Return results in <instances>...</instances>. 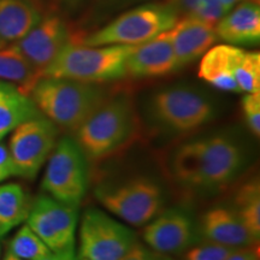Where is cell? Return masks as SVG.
I'll list each match as a JSON object with an SVG mask.
<instances>
[{"instance_id":"1","label":"cell","mask_w":260,"mask_h":260,"mask_svg":"<svg viewBox=\"0 0 260 260\" xmlns=\"http://www.w3.org/2000/svg\"><path fill=\"white\" fill-rule=\"evenodd\" d=\"M245 164V153L226 135L186 142L171 158V171L177 182L197 189H218L230 183Z\"/></svg>"},{"instance_id":"2","label":"cell","mask_w":260,"mask_h":260,"mask_svg":"<svg viewBox=\"0 0 260 260\" xmlns=\"http://www.w3.org/2000/svg\"><path fill=\"white\" fill-rule=\"evenodd\" d=\"M138 128L134 100L129 93L107 95L76 130L84 154L102 159L130 142Z\"/></svg>"},{"instance_id":"3","label":"cell","mask_w":260,"mask_h":260,"mask_svg":"<svg viewBox=\"0 0 260 260\" xmlns=\"http://www.w3.org/2000/svg\"><path fill=\"white\" fill-rule=\"evenodd\" d=\"M106 96L99 83L54 77H41L30 93L42 115L71 132H76Z\"/></svg>"},{"instance_id":"4","label":"cell","mask_w":260,"mask_h":260,"mask_svg":"<svg viewBox=\"0 0 260 260\" xmlns=\"http://www.w3.org/2000/svg\"><path fill=\"white\" fill-rule=\"evenodd\" d=\"M136 46V45H135ZM135 46H84L70 42L45 71L42 77L103 83L126 76L125 60Z\"/></svg>"},{"instance_id":"5","label":"cell","mask_w":260,"mask_h":260,"mask_svg":"<svg viewBox=\"0 0 260 260\" xmlns=\"http://www.w3.org/2000/svg\"><path fill=\"white\" fill-rule=\"evenodd\" d=\"M178 21L176 14L165 4L145 5L130 10L106 27L86 35L80 44L84 46L140 45L169 30Z\"/></svg>"},{"instance_id":"6","label":"cell","mask_w":260,"mask_h":260,"mask_svg":"<svg viewBox=\"0 0 260 260\" xmlns=\"http://www.w3.org/2000/svg\"><path fill=\"white\" fill-rule=\"evenodd\" d=\"M95 195L106 210L135 226H142L154 219L164 205L161 188L147 177L99 187Z\"/></svg>"},{"instance_id":"7","label":"cell","mask_w":260,"mask_h":260,"mask_svg":"<svg viewBox=\"0 0 260 260\" xmlns=\"http://www.w3.org/2000/svg\"><path fill=\"white\" fill-rule=\"evenodd\" d=\"M87 187L88 174L83 151L75 140L60 139L48 160L42 189L53 199L79 207Z\"/></svg>"},{"instance_id":"8","label":"cell","mask_w":260,"mask_h":260,"mask_svg":"<svg viewBox=\"0 0 260 260\" xmlns=\"http://www.w3.org/2000/svg\"><path fill=\"white\" fill-rule=\"evenodd\" d=\"M154 118L175 133H189L212 119L209 98L189 87H169L155 93L151 103Z\"/></svg>"},{"instance_id":"9","label":"cell","mask_w":260,"mask_h":260,"mask_svg":"<svg viewBox=\"0 0 260 260\" xmlns=\"http://www.w3.org/2000/svg\"><path fill=\"white\" fill-rule=\"evenodd\" d=\"M138 243L128 226L103 211L89 209L80 226V255L87 260H119Z\"/></svg>"},{"instance_id":"10","label":"cell","mask_w":260,"mask_h":260,"mask_svg":"<svg viewBox=\"0 0 260 260\" xmlns=\"http://www.w3.org/2000/svg\"><path fill=\"white\" fill-rule=\"evenodd\" d=\"M56 124L45 117L30 119L14 129L10 139V154L15 175L34 178L56 146Z\"/></svg>"},{"instance_id":"11","label":"cell","mask_w":260,"mask_h":260,"mask_svg":"<svg viewBox=\"0 0 260 260\" xmlns=\"http://www.w3.org/2000/svg\"><path fill=\"white\" fill-rule=\"evenodd\" d=\"M27 222L52 252L64 251L74 247L79 210L77 206L41 195L31 204Z\"/></svg>"},{"instance_id":"12","label":"cell","mask_w":260,"mask_h":260,"mask_svg":"<svg viewBox=\"0 0 260 260\" xmlns=\"http://www.w3.org/2000/svg\"><path fill=\"white\" fill-rule=\"evenodd\" d=\"M70 42L80 44V38L73 34V30L60 16L48 14L15 44L42 76L60 51Z\"/></svg>"},{"instance_id":"13","label":"cell","mask_w":260,"mask_h":260,"mask_svg":"<svg viewBox=\"0 0 260 260\" xmlns=\"http://www.w3.org/2000/svg\"><path fill=\"white\" fill-rule=\"evenodd\" d=\"M147 224L142 237L149 248L162 254H178L194 242L193 223L181 211L169 210Z\"/></svg>"},{"instance_id":"14","label":"cell","mask_w":260,"mask_h":260,"mask_svg":"<svg viewBox=\"0 0 260 260\" xmlns=\"http://www.w3.org/2000/svg\"><path fill=\"white\" fill-rule=\"evenodd\" d=\"M177 70L171 30L136 45L125 60V74L136 79L165 76Z\"/></svg>"},{"instance_id":"15","label":"cell","mask_w":260,"mask_h":260,"mask_svg":"<svg viewBox=\"0 0 260 260\" xmlns=\"http://www.w3.org/2000/svg\"><path fill=\"white\" fill-rule=\"evenodd\" d=\"M170 30L177 69L193 63L218 40L216 28L195 18H180Z\"/></svg>"},{"instance_id":"16","label":"cell","mask_w":260,"mask_h":260,"mask_svg":"<svg viewBox=\"0 0 260 260\" xmlns=\"http://www.w3.org/2000/svg\"><path fill=\"white\" fill-rule=\"evenodd\" d=\"M201 234L207 242L241 248L258 243L233 210L216 207L207 211L201 220Z\"/></svg>"},{"instance_id":"17","label":"cell","mask_w":260,"mask_h":260,"mask_svg":"<svg viewBox=\"0 0 260 260\" xmlns=\"http://www.w3.org/2000/svg\"><path fill=\"white\" fill-rule=\"evenodd\" d=\"M45 16L40 0H0V42L15 44Z\"/></svg>"},{"instance_id":"18","label":"cell","mask_w":260,"mask_h":260,"mask_svg":"<svg viewBox=\"0 0 260 260\" xmlns=\"http://www.w3.org/2000/svg\"><path fill=\"white\" fill-rule=\"evenodd\" d=\"M217 38L234 45H255L260 38L259 4L243 2L226 12L216 25Z\"/></svg>"},{"instance_id":"19","label":"cell","mask_w":260,"mask_h":260,"mask_svg":"<svg viewBox=\"0 0 260 260\" xmlns=\"http://www.w3.org/2000/svg\"><path fill=\"white\" fill-rule=\"evenodd\" d=\"M241 52V48L230 45H219L207 50L200 61L199 77L220 90L240 93L234 68Z\"/></svg>"},{"instance_id":"20","label":"cell","mask_w":260,"mask_h":260,"mask_svg":"<svg viewBox=\"0 0 260 260\" xmlns=\"http://www.w3.org/2000/svg\"><path fill=\"white\" fill-rule=\"evenodd\" d=\"M42 117L30 96L0 81V141L22 123Z\"/></svg>"},{"instance_id":"21","label":"cell","mask_w":260,"mask_h":260,"mask_svg":"<svg viewBox=\"0 0 260 260\" xmlns=\"http://www.w3.org/2000/svg\"><path fill=\"white\" fill-rule=\"evenodd\" d=\"M41 77L16 44L0 48V81L14 84L18 90L30 96L32 88Z\"/></svg>"},{"instance_id":"22","label":"cell","mask_w":260,"mask_h":260,"mask_svg":"<svg viewBox=\"0 0 260 260\" xmlns=\"http://www.w3.org/2000/svg\"><path fill=\"white\" fill-rule=\"evenodd\" d=\"M30 207V200L19 184L0 186V226L5 233L27 220Z\"/></svg>"},{"instance_id":"23","label":"cell","mask_w":260,"mask_h":260,"mask_svg":"<svg viewBox=\"0 0 260 260\" xmlns=\"http://www.w3.org/2000/svg\"><path fill=\"white\" fill-rule=\"evenodd\" d=\"M249 233L259 240L260 236V187L258 180L246 182L235 195V210H233Z\"/></svg>"},{"instance_id":"24","label":"cell","mask_w":260,"mask_h":260,"mask_svg":"<svg viewBox=\"0 0 260 260\" xmlns=\"http://www.w3.org/2000/svg\"><path fill=\"white\" fill-rule=\"evenodd\" d=\"M177 16V18H195L204 23L216 25L226 14L218 0H164Z\"/></svg>"},{"instance_id":"25","label":"cell","mask_w":260,"mask_h":260,"mask_svg":"<svg viewBox=\"0 0 260 260\" xmlns=\"http://www.w3.org/2000/svg\"><path fill=\"white\" fill-rule=\"evenodd\" d=\"M234 77L241 92H260V54L259 52L243 51L234 68Z\"/></svg>"},{"instance_id":"26","label":"cell","mask_w":260,"mask_h":260,"mask_svg":"<svg viewBox=\"0 0 260 260\" xmlns=\"http://www.w3.org/2000/svg\"><path fill=\"white\" fill-rule=\"evenodd\" d=\"M9 251L23 260H42L51 249L28 225L22 226L9 245Z\"/></svg>"},{"instance_id":"27","label":"cell","mask_w":260,"mask_h":260,"mask_svg":"<svg viewBox=\"0 0 260 260\" xmlns=\"http://www.w3.org/2000/svg\"><path fill=\"white\" fill-rule=\"evenodd\" d=\"M237 248L207 242L189 249L183 260H226Z\"/></svg>"},{"instance_id":"28","label":"cell","mask_w":260,"mask_h":260,"mask_svg":"<svg viewBox=\"0 0 260 260\" xmlns=\"http://www.w3.org/2000/svg\"><path fill=\"white\" fill-rule=\"evenodd\" d=\"M242 111L252 134L260 136V92L247 93L241 100Z\"/></svg>"},{"instance_id":"29","label":"cell","mask_w":260,"mask_h":260,"mask_svg":"<svg viewBox=\"0 0 260 260\" xmlns=\"http://www.w3.org/2000/svg\"><path fill=\"white\" fill-rule=\"evenodd\" d=\"M119 260H172L170 256L167 254H162L154 249L146 247L144 245H136L133 247L126 254Z\"/></svg>"},{"instance_id":"30","label":"cell","mask_w":260,"mask_h":260,"mask_svg":"<svg viewBox=\"0 0 260 260\" xmlns=\"http://www.w3.org/2000/svg\"><path fill=\"white\" fill-rule=\"evenodd\" d=\"M15 175V165L9 148L0 144V182L8 180Z\"/></svg>"},{"instance_id":"31","label":"cell","mask_w":260,"mask_h":260,"mask_svg":"<svg viewBox=\"0 0 260 260\" xmlns=\"http://www.w3.org/2000/svg\"><path fill=\"white\" fill-rule=\"evenodd\" d=\"M226 260H259V245L255 243L237 248Z\"/></svg>"},{"instance_id":"32","label":"cell","mask_w":260,"mask_h":260,"mask_svg":"<svg viewBox=\"0 0 260 260\" xmlns=\"http://www.w3.org/2000/svg\"><path fill=\"white\" fill-rule=\"evenodd\" d=\"M42 260H76L75 258V252L74 247L73 248L64 249V251H58V252H52L47 256H45Z\"/></svg>"},{"instance_id":"33","label":"cell","mask_w":260,"mask_h":260,"mask_svg":"<svg viewBox=\"0 0 260 260\" xmlns=\"http://www.w3.org/2000/svg\"><path fill=\"white\" fill-rule=\"evenodd\" d=\"M218 2L220 3V5L223 6V9L225 10V12H228L229 10H232L240 0H218Z\"/></svg>"},{"instance_id":"34","label":"cell","mask_w":260,"mask_h":260,"mask_svg":"<svg viewBox=\"0 0 260 260\" xmlns=\"http://www.w3.org/2000/svg\"><path fill=\"white\" fill-rule=\"evenodd\" d=\"M4 260H23V259L18 258V256H17V255L12 254V253L9 251L8 253H6V255H5V258H4Z\"/></svg>"},{"instance_id":"35","label":"cell","mask_w":260,"mask_h":260,"mask_svg":"<svg viewBox=\"0 0 260 260\" xmlns=\"http://www.w3.org/2000/svg\"><path fill=\"white\" fill-rule=\"evenodd\" d=\"M5 230L4 229H3V228L2 226H0V237H2L3 235H5Z\"/></svg>"},{"instance_id":"36","label":"cell","mask_w":260,"mask_h":260,"mask_svg":"<svg viewBox=\"0 0 260 260\" xmlns=\"http://www.w3.org/2000/svg\"><path fill=\"white\" fill-rule=\"evenodd\" d=\"M245 2H251V3H255V4H259V0H245Z\"/></svg>"},{"instance_id":"37","label":"cell","mask_w":260,"mask_h":260,"mask_svg":"<svg viewBox=\"0 0 260 260\" xmlns=\"http://www.w3.org/2000/svg\"><path fill=\"white\" fill-rule=\"evenodd\" d=\"M4 46H5V45H3L2 42H0V48H3V47H4Z\"/></svg>"},{"instance_id":"38","label":"cell","mask_w":260,"mask_h":260,"mask_svg":"<svg viewBox=\"0 0 260 260\" xmlns=\"http://www.w3.org/2000/svg\"><path fill=\"white\" fill-rule=\"evenodd\" d=\"M76 260H87V259H83V258H77Z\"/></svg>"},{"instance_id":"39","label":"cell","mask_w":260,"mask_h":260,"mask_svg":"<svg viewBox=\"0 0 260 260\" xmlns=\"http://www.w3.org/2000/svg\"><path fill=\"white\" fill-rule=\"evenodd\" d=\"M118 2H122V0H118Z\"/></svg>"}]
</instances>
